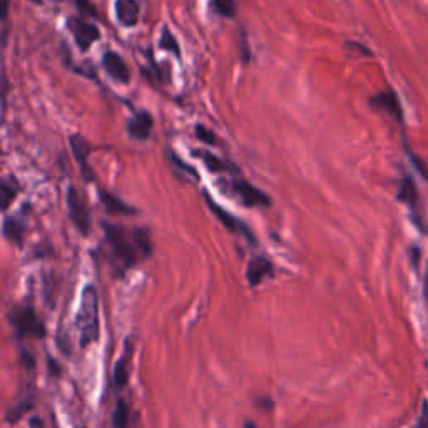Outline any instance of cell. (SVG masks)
<instances>
[{
  "mask_svg": "<svg viewBox=\"0 0 428 428\" xmlns=\"http://www.w3.org/2000/svg\"><path fill=\"white\" fill-rule=\"evenodd\" d=\"M102 227L106 234L109 261L117 276H122L139 261L151 256V238L143 227L126 230L124 226L111 225V222H102Z\"/></svg>",
  "mask_w": 428,
  "mask_h": 428,
  "instance_id": "6da1fadb",
  "label": "cell"
},
{
  "mask_svg": "<svg viewBox=\"0 0 428 428\" xmlns=\"http://www.w3.org/2000/svg\"><path fill=\"white\" fill-rule=\"evenodd\" d=\"M76 328L81 347L85 348L99 338V296L93 285H88L81 295V304L76 315Z\"/></svg>",
  "mask_w": 428,
  "mask_h": 428,
  "instance_id": "7a4b0ae2",
  "label": "cell"
},
{
  "mask_svg": "<svg viewBox=\"0 0 428 428\" xmlns=\"http://www.w3.org/2000/svg\"><path fill=\"white\" fill-rule=\"evenodd\" d=\"M8 321L13 328L17 338H44L45 326L35 313V309L27 304H17L8 311Z\"/></svg>",
  "mask_w": 428,
  "mask_h": 428,
  "instance_id": "3957f363",
  "label": "cell"
},
{
  "mask_svg": "<svg viewBox=\"0 0 428 428\" xmlns=\"http://www.w3.org/2000/svg\"><path fill=\"white\" fill-rule=\"evenodd\" d=\"M67 29L71 30L76 45L82 52L89 51L90 45L101 39V30L97 29V25L93 24V22H88L82 16L71 17V19L67 20Z\"/></svg>",
  "mask_w": 428,
  "mask_h": 428,
  "instance_id": "277c9868",
  "label": "cell"
},
{
  "mask_svg": "<svg viewBox=\"0 0 428 428\" xmlns=\"http://www.w3.org/2000/svg\"><path fill=\"white\" fill-rule=\"evenodd\" d=\"M67 213H69V218L72 221V225L77 227L81 234H89L90 231V214L89 209L85 206L84 199L81 198L79 191H77L74 186H71L67 189Z\"/></svg>",
  "mask_w": 428,
  "mask_h": 428,
  "instance_id": "5b68a950",
  "label": "cell"
},
{
  "mask_svg": "<svg viewBox=\"0 0 428 428\" xmlns=\"http://www.w3.org/2000/svg\"><path fill=\"white\" fill-rule=\"evenodd\" d=\"M231 189L238 194L241 203L248 208H266L271 204L270 196L263 193L261 189L253 186L246 179H233L231 181Z\"/></svg>",
  "mask_w": 428,
  "mask_h": 428,
  "instance_id": "8992f818",
  "label": "cell"
},
{
  "mask_svg": "<svg viewBox=\"0 0 428 428\" xmlns=\"http://www.w3.org/2000/svg\"><path fill=\"white\" fill-rule=\"evenodd\" d=\"M204 199H206V204L209 206V209H211V213L218 218V221H220L221 225L225 226L227 231H230V233H236V234L244 236L246 239H249V243H251V244L256 243V238H254V236L251 234V231L246 227L244 222L236 220L233 214L227 213L226 209H222L221 206H218V204L213 201L211 196H209L208 193H204Z\"/></svg>",
  "mask_w": 428,
  "mask_h": 428,
  "instance_id": "52a82bcc",
  "label": "cell"
},
{
  "mask_svg": "<svg viewBox=\"0 0 428 428\" xmlns=\"http://www.w3.org/2000/svg\"><path fill=\"white\" fill-rule=\"evenodd\" d=\"M69 144H71L72 154H74L76 161H77V164H79L82 177H84L85 181H94V171L88 162L89 154L93 153V145H90L89 141L81 134H72L69 138Z\"/></svg>",
  "mask_w": 428,
  "mask_h": 428,
  "instance_id": "ba28073f",
  "label": "cell"
},
{
  "mask_svg": "<svg viewBox=\"0 0 428 428\" xmlns=\"http://www.w3.org/2000/svg\"><path fill=\"white\" fill-rule=\"evenodd\" d=\"M102 67L106 69L109 76L112 77L114 81L117 82H129L131 81V71L129 66H127L124 59H122L119 54L114 51H107L102 56Z\"/></svg>",
  "mask_w": 428,
  "mask_h": 428,
  "instance_id": "9c48e42d",
  "label": "cell"
},
{
  "mask_svg": "<svg viewBox=\"0 0 428 428\" xmlns=\"http://www.w3.org/2000/svg\"><path fill=\"white\" fill-rule=\"evenodd\" d=\"M273 271V263L270 259L265 256H254L251 261L248 263V268H246V280H248L249 286H258L261 283L265 278H271Z\"/></svg>",
  "mask_w": 428,
  "mask_h": 428,
  "instance_id": "30bf717a",
  "label": "cell"
},
{
  "mask_svg": "<svg viewBox=\"0 0 428 428\" xmlns=\"http://www.w3.org/2000/svg\"><path fill=\"white\" fill-rule=\"evenodd\" d=\"M153 131V117L151 114L145 111L136 112L127 122V133L136 141H145L149 139Z\"/></svg>",
  "mask_w": 428,
  "mask_h": 428,
  "instance_id": "8fae6325",
  "label": "cell"
},
{
  "mask_svg": "<svg viewBox=\"0 0 428 428\" xmlns=\"http://www.w3.org/2000/svg\"><path fill=\"white\" fill-rule=\"evenodd\" d=\"M370 104L375 109H380V111L388 112L390 116L395 117L397 121L403 119L402 104H400L397 94H395L393 90H385V93L373 95V97L370 99Z\"/></svg>",
  "mask_w": 428,
  "mask_h": 428,
  "instance_id": "7c38bea8",
  "label": "cell"
},
{
  "mask_svg": "<svg viewBox=\"0 0 428 428\" xmlns=\"http://www.w3.org/2000/svg\"><path fill=\"white\" fill-rule=\"evenodd\" d=\"M117 22L124 27H134L139 20V4L136 0H116L114 4Z\"/></svg>",
  "mask_w": 428,
  "mask_h": 428,
  "instance_id": "4fadbf2b",
  "label": "cell"
},
{
  "mask_svg": "<svg viewBox=\"0 0 428 428\" xmlns=\"http://www.w3.org/2000/svg\"><path fill=\"white\" fill-rule=\"evenodd\" d=\"M99 198H101L102 206L106 208L109 214H126V216H129V214L136 213L133 206H129V204L124 203L121 198H117V196H114L112 193H109V191H99Z\"/></svg>",
  "mask_w": 428,
  "mask_h": 428,
  "instance_id": "5bb4252c",
  "label": "cell"
},
{
  "mask_svg": "<svg viewBox=\"0 0 428 428\" xmlns=\"http://www.w3.org/2000/svg\"><path fill=\"white\" fill-rule=\"evenodd\" d=\"M398 199H402L403 203L408 204V208L412 209L413 214V221L417 222V216H418V193L415 184H413L412 177H403L402 184H400V193H398Z\"/></svg>",
  "mask_w": 428,
  "mask_h": 428,
  "instance_id": "9a60e30c",
  "label": "cell"
},
{
  "mask_svg": "<svg viewBox=\"0 0 428 428\" xmlns=\"http://www.w3.org/2000/svg\"><path fill=\"white\" fill-rule=\"evenodd\" d=\"M194 156H198L199 159H201V161L204 162V166H206L208 170L211 171V172H226V171L230 172V170L238 171V170H236V167L233 166V164L222 161L221 157L214 156L213 153L206 151V149H201V151H194Z\"/></svg>",
  "mask_w": 428,
  "mask_h": 428,
  "instance_id": "2e32d148",
  "label": "cell"
},
{
  "mask_svg": "<svg viewBox=\"0 0 428 428\" xmlns=\"http://www.w3.org/2000/svg\"><path fill=\"white\" fill-rule=\"evenodd\" d=\"M131 355H133V348L131 345H126V353L124 357H121L119 362H117L116 368H114V384H116L117 388H124L127 380H129V359Z\"/></svg>",
  "mask_w": 428,
  "mask_h": 428,
  "instance_id": "e0dca14e",
  "label": "cell"
},
{
  "mask_svg": "<svg viewBox=\"0 0 428 428\" xmlns=\"http://www.w3.org/2000/svg\"><path fill=\"white\" fill-rule=\"evenodd\" d=\"M24 233H25L24 222L17 220V218H6V221H4V236H6L11 243L20 246L22 241H24Z\"/></svg>",
  "mask_w": 428,
  "mask_h": 428,
  "instance_id": "ac0fdd59",
  "label": "cell"
},
{
  "mask_svg": "<svg viewBox=\"0 0 428 428\" xmlns=\"http://www.w3.org/2000/svg\"><path fill=\"white\" fill-rule=\"evenodd\" d=\"M19 191L20 188L16 179H2V183H0V201H2L4 211H7L13 198L19 194Z\"/></svg>",
  "mask_w": 428,
  "mask_h": 428,
  "instance_id": "d6986e66",
  "label": "cell"
},
{
  "mask_svg": "<svg viewBox=\"0 0 428 428\" xmlns=\"http://www.w3.org/2000/svg\"><path fill=\"white\" fill-rule=\"evenodd\" d=\"M159 47H161L162 51H167V52L174 54L176 57H181V49H179V44H177L176 37H174V35L171 34V30L167 29V27H164V29H162L161 40H159Z\"/></svg>",
  "mask_w": 428,
  "mask_h": 428,
  "instance_id": "ffe728a7",
  "label": "cell"
},
{
  "mask_svg": "<svg viewBox=\"0 0 428 428\" xmlns=\"http://www.w3.org/2000/svg\"><path fill=\"white\" fill-rule=\"evenodd\" d=\"M32 407H34V398H32V397H25L24 400H20V402H17L16 405H13L12 410H8L7 420L11 422V423L12 422H19L20 417L24 415L27 410H30Z\"/></svg>",
  "mask_w": 428,
  "mask_h": 428,
  "instance_id": "44dd1931",
  "label": "cell"
},
{
  "mask_svg": "<svg viewBox=\"0 0 428 428\" xmlns=\"http://www.w3.org/2000/svg\"><path fill=\"white\" fill-rule=\"evenodd\" d=\"M129 410H127V405L124 400H119L116 405V410H114V415H112V425L117 428H122L127 425V418H129Z\"/></svg>",
  "mask_w": 428,
  "mask_h": 428,
  "instance_id": "7402d4cb",
  "label": "cell"
},
{
  "mask_svg": "<svg viewBox=\"0 0 428 428\" xmlns=\"http://www.w3.org/2000/svg\"><path fill=\"white\" fill-rule=\"evenodd\" d=\"M213 7L222 17H233L236 13L234 0H213Z\"/></svg>",
  "mask_w": 428,
  "mask_h": 428,
  "instance_id": "603a6c76",
  "label": "cell"
},
{
  "mask_svg": "<svg viewBox=\"0 0 428 428\" xmlns=\"http://www.w3.org/2000/svg\"><path fill=\"white\" fill-rule=\"evenodd\" d=\"M194 131H196V138L201 141V143L208 144V145L216 144V136H214L213 131H209L208 127L198 124V126H196Z\"/></svg>",
  "mask_w": 428,
  "mask_h": 428,
  "instance_id": "cb8c5ba5",
  "label": "cell"
},
{
  "mask_svg": "<svg viewBox=\"0 0 428 428\" xmlns=\"http://www.w3.org/2000/svg\"><path fill=\"white\" fill-rule=\"evenodd\" d=\"M171 161H172V164H176V166H179L183 171L191 172V174L194 176V179H198V177H199V176H198V172H196V170H193V167L188 166V164H184L183 161H181L179 157L176 156V154H171Z\"/></svg>",
  "mask_w": 428,
  "mask_h": 428,
  "instance_id": "d4e9b609",
  "label": "cell"
},
{
  "mask_svg": "<svg viewBox=\"0 0 428 428\" xmlns=\"http://www.w3.org/2000/svg\"><path fill=\"white\" fill-rule=\"evenodd\" d=\"M76 2L82 13H88L90 17H95V8L93 7V4H90L89 0H76Z\"/></svg>",
  "mask_w": 428,
  "mask_h": 428,
  "instance_id": "484cf974",
  "label": "cell"
},
{
  "mask_svg": "<svg viewBox=\"0 0 428 428\" xmlns=\"http://www.w3.org/2000/svg\"><path fill=\"white\" fill-rule=\"evenodd\" d=\"M418 425L428 427V402L427 400H425V403H423V413L420 417V422H418Z\"/></svg>",
  "mask_w": 428,
  "mask_h": 428,
  "instance_id": "4316f807",
  "label": "cell"
},
{
  "mask_svg": "<svg viewBox=\"0 0 428 428\" xmlns=\"http://www.w3.org/2000/svg\"><path fill=\"white\" fill-rule=\"evenodd\" d=\"M8 13V0H2V20H7Z\"/></svg>",
  "mask_w": 428,
  "mask_h": 428,
  "instance_id": "83f0119b",
  "label": "cell"
},
{
  "mask_svg": "<svg viewBox=\"0 0 428 428\" xmlns=\"http://www.w3.org/2000/svg\"><path fill=\"white\" fill-rule=\"evenodd\" d=\"M425 290H427V296H428V273H427V283H425Z\"/></svg>",
  "mask_w": 428,
  "mask_h": 428,
  "instance_id": "f1b7e54d",
  "label": "cell"
},
{
  "mask_svg": "<svg viewBox=\"0 0 428 428\" xmlns=\"http://www.w3.org/2000/svg\"><path fill=\"white\" fill-rule=\"evenodd\" d=\"M30 2H34V4H40V2H42V0H30Z\"/></svg>",
  "mask_w": 428,
  "mask_h": 428,
  "instance_id": "f546056e",
  "label": "cell"
}]
</instances>
